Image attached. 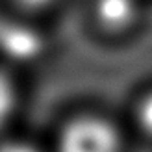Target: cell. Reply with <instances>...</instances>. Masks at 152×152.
Instances as JSON below:
<instances>
[{
  "mask_svg": "<svg viewBox=\"0 0 152 152\" xmlns=\"http://www.w3.org/2000/svg\"><path fill=\"white\" fill-rule=\"evenodd\" d=\"M56 145L58 152H119L121 137L108 119L83 113L61 126Z\"/></svg>",
  "mask_w": 152,
  "mask_h": 152,
  "instance_id": "obj_1",
  "label": "cell"
},
{
  "mask_svg": "<svg viewBox=\"0 0 152 152\" xmlns=\"http://www.w3.org/2000/svg\"><path fill=\"white\" fill-rule=\"evenodd\" d=\"M45 52L41 32L22 19L0 17V56L6 63H30Z\"/></svg>",
  "mask_w": 152,
  "mask_h": 152,
  "instance_id": "obj_2",
  "label": "cell"
},
{
  "mask_svg": "<svg viewBox=\"0 0 152 152\" xmlns=\"http://www.w3.org/2000/svg\"><path fill=\"white\" fill-rule=\"evenodd\" d=\"M96 26L106 34L128 32L141 15L139 0H93L91 4Z\"/></svg>",
  "mask_w": 152,
  "mask_h": 152,
  "instance_id": "obj_3",
  "label": "cell"
},
{
  "mask_svg": "<svg viewBox=\"0 0 152 152\" xmlns=\"http://www.w3.org/2000/svg\"><path fill=\"white\" fill-rule=\"evenodd\" d=\"M17 102H19V89L15 83V78L7 67L0 65V130L13 117L15 110H17Z\"/></svg>",
  "mask_w": 152,
  "mask_h": 152,
  "instance_id": "obj_4",
  "label": "cell"
},
{
  "mask_svg": "<svg viewBox=\"0 0 152 152\" xmlns=\"http://www.w3.org/2000/svg\"><path fill=\"white\" fill-rule=\"evenodd\" d=\"M59 0H7L13 10H17L20 15H39L54 7Z\"/></svg>",
  "mask_w": 152,
  "mask_h": 152,
  "instance_id": "obj_5",
  "label": "cell"
},
{
  "mask_svg": "<svg viewBox=\"0 0 152 152\" xmlns=\"http://www.w3.org/2000/svg\"><path fill=\"white\" fill-rule=\"evenodd\" d=\"M135 121L145 134L152 135V91L145 93L135 108Z\"/></svg>",
  "mask_w": 152,
  "mask_h": 152,
  "instance_id": "obj_6",
  "label": "cell"
},
{
  "mask_svg": "<svg viewBox=\"0 0 152 152\" xmlns=\"http://www.w3.org/2000/svg\"><path fill=\"white\" fill-rule=\"evenodd\" d=\"M0 152H39V148L22 139H10L0 143Z\"/></svg>",
  "mask_w": 152,
  "mask_h": 152,
  "instance_id": "obj_7",
  "label": "cell"
}]
</instances>
